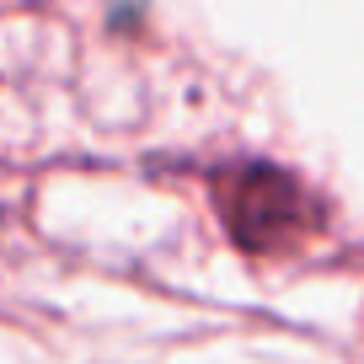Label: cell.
I'll use <instances>...</instances> for the list:
<instances>
[{
    "mask_svg": "<svg viewBox=\"0 0 364 364\" xmlns=\"http://www.w3.org/2000/svg\"><path fill=\"white\" fill-rule=\"evenodd\" d=\"M300 215V193L295 182L279 177L268 166H252L236 177V188L225 193V220L247 247H273V241H284V230L295 225Z\"/></svg>",
    "mask_w": 364,
    "mask_h": 364,
    "instance_id": "1",
    "label": "cell"
}]
</instances>
